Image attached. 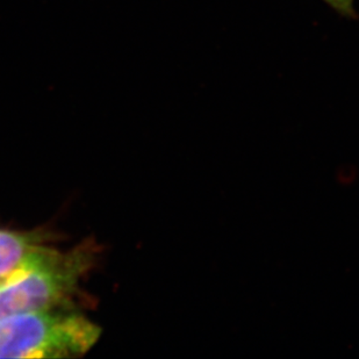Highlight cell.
<instances>
[{
    "label": "cell",
    "instance_id": "3",
    "mask_svg": "<svg viewBox=\"0 0 359 359\" xmlns=\"http://www.w3.org/2000/svg\"><path fill=\"white\" fill-rule=\"evenodd\" d=\"M51 251L35 235L0 229V287L21 278Z\"/></svg>",
    "mask_w": 359,
    "mask_h": 359
},
{
    "label": "cell",
    "instance_id": "4",
    "mask_svg": "<svg viewBox=\"0 0 359 359\" xmlns=\"http://www.w3.org/2000/svg\"><path fill=\"white\" fill-rule=\"evenodd\" d=\"M322 1L327 4L341 17L349 18V19L357 18L355 0H322Z\"/></svg>",
    "mask_w": 359,
    "mask_h": 359
},
{
    "label": "cell",
    "instance_id": "1",
    "mask_svg": "<svg viewBox=\"0 0 359 359\" xmlns=\"http://www.w3.org/2000/svg\"><path fill=\"white\" fill-rule=\"evenodd\" d=\"M98 325L84 316L50 311L0 319V358L77 357L95 346Z\"/></svg>",
    "mask_w": 359,
    "mask_h": 359
},
{
    "label": "cell",
    "instance_id": "2",
    "mask_svg": "<svg viewBox=\"0 0 359 359\" xmlns=\"http://www.w3.org/2000/svg\"><path fill=\"white\" fill-rule=\"evenodd\" d=\"M84 250L60 254L53 250L18 280L0 287V319L19 313L51 311L75 291L90 266Z\"/></svg>",
    "mask_w": 359,
    "mask_h": 359
}]
</instances>
